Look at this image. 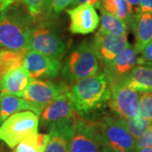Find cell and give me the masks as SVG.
<instances>
[{
	"label": "cell",
	"instance_id": "1",
	"mask_svg": "<svg viewBox=\"0 0 152 152\" xmlns=\"http://www.w3.org/2000/svg\"><path fill=\"white\" fill-rule=\"evenodd\" d=\"M76 113L81 117L102 108L110 99L111 85L105 73L79 80L68 89Z\"/></svg>",
	"mask_w": 152,
	"mask_h": 152
},
{
	"label": "cell",
	"instance_id": "2",
	"mask_svg": "<svg viewBox=\"0 0 152 152\" xmlns=\"http://www.w3.org/2000/svg\"><path fill=\"white\" fill-rule=\"evenodd\" d=\"M30 31L27 18L10 7L0 13V47L28 52Z\"/></svg>",
	"mask_w": 152,
	"mask_h": 152
},
{
	"label": "cell",
	"instance_id": "3",
	"mask_svg": "<svg viewBox=\"0 0 152 152\" xmlns=\"http://www.w3.org/2000/svg\"><path fill=\"white\" fill-rule=\"evenodd\" d=\"M96 131L107 151H135V140L127 130L118 117L105 116L95 121Z\"/></svg>",
	"mask_w": 152,
	"mask_h": 152
},
{
	"label": "cell",
	"instance_id": "4",
	"mask_svg": "<svg viewBox=\"0 0 152 152\" xmlns=\"http://www.w3.org/2000/svg\"><path fill=\"white\" fill-rule=\"evenodd\" d=\"M39 115L32 112L16 113L6 118L0 126V140L14 149L17 145L32 134H37Z\"/></svg>",
	"mask_w": 152,
	"mask_h": 152
},
{
	"label": "cell",
	"instance_id": "5",
	"mask_svg": "<svg viewBox=\"0 0 152 152\" xmlns=\"http://www.w3.org/2000/svg\"><path fill=\"white\" fill-rule=\"evenodd\" d=\"M92 44L83 42L69 55L64 69V75L69 82L96 75L99 62Z\"/></svg>",
	"mask_w": 152,
	"mask_h": 152
},
{
	"label": "cell",
	"instance_id": "6",
	"mask_svg": "<svg viewBox=\"0 0 152 152\" xmlns=\"http://www.w3.org/2000/svg\"><path fill=\"white\" fill-rule=\"evenodd\" d=\"M69 152H107L96 131L94 120L78 115L71 138Z\"/></svg>",
	"mask_w": 152,
	"mask_h": 152
},
{
	"label": "cell",
	"instance_id": "7",
	"mask_svg": "<svg viewBox=\"0 0 152 152\" xmlns=\"http://www.w3.org/2000/svg\"><path fill=\"white\" fill-rule=\"evenodd\" d=\"M28 49L59 60L66 52V46L54 31L45 25L31 28Z\"/></svg>",
	"mask_w": 152,
	"mask_h": 152
},
{
	"label": "cell",
	"instance_id": "8",
	"mask_svg": "<svg viewBox=\"0 0 152 152\" xmlns=\"http://www.w3.org/2000/svg\"><path fill=\"white\" fill-rule=\"evenodd\" d=\"M109 105L118 118H131L139 115L140 96L122 81L111 86Z\"/></svg>",
	"mask_w": 152,
	"mask_h": 152
},
{
	"label": "cell",
	"instance_id": "9",
	"mask_svg": "<svg viewBox=\"0 0 152 152\" xmlns=\"http://www.w3.org/2000/svg\"><path fill=\"white\" fill-rule=\"evenodd\" d=\"M69 87L58 85L50 80H34L24 90L20 96L37 105L42 110L61 94L65 92Z\"/></svg>",
	"mask_w": 152,
	"mask_h": 152
},
{
	"label": "cell",
	"instance_id": "10",
	"mask_svg": "<svg viewBox=\"0 0 152 152\" xmlns=\"http://www.w3.org/2000/svg\"><path fill=\"white\" fill-rule=\"evenodd\" d=\"M23 66L26 68L32 80L54 78L58 75L61 69L59 60L49 58L31 50H29L26 53Z\"/></svg>",
	"mask_w": 152,
	"mask_h": 152
},
{
	"label": "cell",
	"instance_id": "11",
	"mask_svg": "<svg viewBox=\"0 0 152 152\" xmlns=\"http://www.w3.org/2000/svg\"><path fill=\"white\" fill-rule=\"evenodd\" d=\"M129 45L127 36H118L99 30L94 37L92 47L98 59L107 64Z\"/></svg>",
	"mask_w": 152,
	"mask_h": 152
},
{
	"label": "cell",
	"instance_id": "12",
	"mask_svg": "<svg viewBox=\"0 0 152 152\" xmlns=\"http://www.w3.org/2000/svg\"><path fill=\"white\" fill-rule=\"evenodd\" d=\"M76 113L68 90L49 103L41 113L42 124L50 128L53 125L75 118Z\"/></svg>",
	"mask_w": 152,
	"mask_h": 152
},
{
	"label": "cell",
	"instance_id": "13",
	"mask_svg": "<svg viewBox=\"0 0 152 152\" xmlns=\"http://www.w3.org/2000/svg\"><path fill=\"white\" fill-rule=\"evenodd\" d=\"M69 16V31L73 34L86 35L94 32L97 28L100 17L95 10V7L89 4H83L75 8L67 10Z\"/></svg>",
	"mask_w": 152,
	"mask_h": 152
},
{
	"label": "cell",
	"instance_id": "14",
	"mask_svg": "<svg viewBox=\"0 0 152 152\" xmlns=\"http://www.w3.org/2000/svg\"><path fill=\"white\" fill-rule=\"evenodd\" d=\"M137 53L130 44L123 49L111 62L103 64L104 73L110 85L121 81L137 64Z\"/></svg>",
	"mask_w": 152,
	"mask_h": 152
},
{
	"label": "cell",
	"instance_id": "15",
	"mask_svg": "<svg viewBox=\"0 0 152 152\" xmlns=\"http://www.w3.org/2000/svg\"><path fill=\"white\" fill-rule=\"evenodd\" d=\"M78 115L74 118L48 128L50 139L45 152H69L71 138Z\"/></svg>",
	"mask_w": 152,
	"mask_h": 152
},
{
	"label": "cell",
	"instance_id": "16",
	"mask_svg": "<svg viewBox=\"0 0 152 152\" xmlns=\"http://www.w3.org/2000/svg\"><path fill=\"white\" fill-rule=\"evenodd\" d=\"M129 25L135 37L134 48L137 53H140L152 41V13L139 12L134 14Z\"/></svg>",
	"mask_w": 152,
	"mask_h": 152
},
{
	"label": "cell",
	"instance_id": "17",
	"mask_svg": "<svg viewBox=\"0 0 152 152\" xmlns=\"http://www.w3.org/2000/svg\"><path fill=\"white\" fill-rule=\"evenodd\" d=\"M31 111L34 113L40 115L42 109L37 105L20 96L1 93V113L0 124L10 116L22 111Z\"/></svg>",
	"mask_w": 152,
	"mask_h": 152
},
{
	"label": "cell",
	"instance_id": "18",
	"mask_svg": "<svg viewBox=\"0 0 152 152\" xmlns=\"http://www.w3.org/2000/svg\"><path fill=\"white\" fill-rule=\"evenodd\" d=\"M32 81L24 66L8 72L1 81V93L20 96L24 90Z\"/></svg>",
	"mask_w": 152,
	"mask_h": 152
},
{
	"label": "cell",
	"instance_id": "19",
	"mask_svg": "<svg viewBox=\"0 0 152 152\" xmlns=\"http://www.w3.org/2000/svg\"><path fill=\"white\" fill-rule=\"evenodd\" d=\"M121 81L136 91L152 92V69L146 65L135 66Z\"/></svg>",
	"mask_w": 152,
	"mask_h": 152
},
{
	"label": "cell",
	"instance_id": "20",
	"mask_svg": "<svg viewBox=\"0 0 152 152\" xmlns=\"http://www.w3.org/2000/svg\"><path fill=\"white\" fill-rule=\"evenodd\" d=\"M99 10L120 19L127 25H129L134 17V10L126 0H101Z\"/></svg>",
	"mask_w": 152,
	"mask_h": 152
},
{
	"label": "cell",
	"instance_id": "21",
	"mask_svg": "<svg viewBox=\"0 0 152 152\" xmlns=\"http://www.w3.org/2000/svg\"><path fill=\"white\" fill-rule=\"evenodd\" d=\"M26 51H13L4 48L0 50V88L1 81L8 72L24 65Z\"/></svg>",
	"mask_w": 152,
	"mask_h": 152
},
{
	"label": "cell",
	"instance_id": "22",
	"mask_svg": "<svg viewBox=\"0 0 152 152\" xmlns=\"http://www.w3.org/2000/svg\"><path fill=\"white\" fill-rule=\"evenodd\" d=\"M49 139L48 134H32L22 140L14 148V152H45Z\"/></svg>",
	"mask_w": 152,
	"mask_h": 152
},
{
	"label": "cell",
	"instance_id": "23",
	"mask_svg": "<svg viewBox=\"0 0 152 152\" xmlns=\"http://www.w3.org/2000/svg\"><path fill=\"white\" fill-rule=\"evenodd\" d=\"M101 11V31L118 36H127L129 28L124 21L110 15L102 10Z\"/></svg>",
	"mask_w": 152,
	"mask_h": 152
},
{
	"label": "cell",
	"instance_id": "24",
	"mask_svg": "<svg viewBox=\"0 0 152 152\" xmlns=\"http://www.w3.org/2000/svg\"><path fill=\"white\" fill-rule=\"evenodd\" d=\"M121 121L135 140L146 130L152 123L151 120L148 119L140 114L131 118H121Z\"/></svg>",
	"mask_w": 152,
	"mask_h": 152
},
{
	"label": "cell",
	"instance_id": "25",
	"mask_svg": "<svg viewBox=\"0 0 152 152\" xmlns=\"http://www.w3.org/2000/svg\"><path fill=\"white\" fill-rule=\"evenodd\" d=\"M139 114L152 121V92L141 93L140 96Z\"/></svg>",
	"mask_w": 152,
	"mask_h": 152
},
{
	"label": "cell",
	"instance_id": "26",
	"mask_svg": "<svg viewBox=\"0 0 152 152\" xmlns=\"http://www.w3.org/2000/svg\"><path fill=\"white\" fill-rule=\"evenodd\" d=\"M145 147H152V123L135 140V151Z\"/></svg>",
	"mask_w": 152,
	"mask_h": 152
},
{
	"label": "cell",
	"instance_id": "27",
	"mask_svg": "<svg viewBox=\"0 0 152 152\" xmlns=\"http://www.w3.org/2000/svg\"><path fill=\"white\" fill-rule=\"evenodd\" d=\"M44 0H24L28 13L32 17L39 16L42 13Z\"/></svg>",
	"mask_w": 152,
	"mask_h": 152
},
{
	"label": "cell",
	"instance_id": "28",
	"mask_svg": "<svg viewBox=\"0 0 152 152\" xmlns=\"http://www.w3.org/2000/svg\"><path fill=\"white\" fill-rule=\"evenodd\" d=\"M74 0H53L51 4V11L54 14H58L69 5H70Z\"/></svg>",
	"mask_w": 152,
	"mask_h": 152
},
{
	"label": "cell",
	"instance_id": "29",
	"mask_svg": "<svg viewBox=\"0 0 152 152\" xmlns=\"http://www.w3.org/2000/svg\"><path fill=\"white\" fill-rule=\"evenodd\" d=\"M140 58H138L137 64L141 65L145 62H152V41L143 49Z\"/></svg>",
	"mask_w": 152,
	"mask_h": 152
},
{
	"label": "cell",
	"instance_id": "30",
	"mask_svg": "<svg viewBox=\"0 0 152 152\" xmlns=\"http://www.w3.org/2000/svg\"><path fill=\"white\" fill-rule=\"evenodd\" d=\"M139 12H140V13H144V12L152 13V0H140Z\"/></svg>",
	"mask_w": 152,
	"mask_h": 152
},
{
	"label": "cell",
	"instance_id": "31",
	"mask_svg": "<svg viewBox=\"0 0 152 152\" xmlns=\"http://www.w3.org/2000/svg\"><path fill=\"white\" fill-rule=\"evenodd\" d=\"M100 2H101V0H74L73 3L71 4V5L75 7V6L83 4H89L94 7H96L98 9L100 6Z\"/></svg>",
	"mask_w": 152,
	"mask_h": 152
},
{
	"label": "cell",
	"instance_id": "32",
	"mask_svg": "<svg viewBox=\"0 0 152 152\" xmlns=\"http://www.w3.org/2000/svg\"><path fill=\"white\" fill-rule=\"evenodd\" d=\"M19 0H0V13L17 3Z\"/></svg>",
	"mask_w": 152,
	"mask_h": 152
},
{
	"label": "cell",
	"instance_id": "33",
	"mask_svg": "<svg viewBox=\"0 0 152 152\" xmlns=\"http://www.w3.org/2000/svg\"><path fill=\"white\" fill-rule=\"evenodd\" d=\"M133 8L134 11H135V14L139 12V8H140V0H126Z\"/></svg>",
	"mask_w": 152,
	"mask_h": 152
},
{
	"label": "cell",
	"instance_id": "34",
	"mask_svg": "<svg viewBox=\"0 0 152 152\" xmlns=\"http://www.w3.org/2000/svg\"><path fill=\"white\" fill-rule=\"evenodd\" d=\"M53 0H44L43 7H42V13L45 12L47 14H49L51 12V4Z\"/></svg>",
	"mask_w": 152,
	"mask_h": 152
},
{
	"label": "cell",
	"instance_id": "35",
	"mask_svg": "<svg viewBox=\"0 0 152 152\" xmlns=\"http://www.w3.org/2000/svg\"><path fill=\"white\" fill-rule=\"evenodd\" d=\"M136 152H152V147H145V148H142L140 150H139Z\"/></svg>",
	"mask_w": 152,
	"mask_h": 152
},
{
	"label": "cell",
	"instance_id": "36",
	"mask_svg": "<svg viewBox=\"0 0 152 152\" xmlns=\"http://www.w3.org/2000/svg\"><path fill=\"white\" fill-rule=\"evenodd\" d=\"M141 65H146V66H149L150 68H151L152 69V62H145L143 64Z\"/></svg>",
	"mask_w": 152,
	"mask_h": 152
},
{
	"label": "cell",
	"instance_id": "37",
	"mask_svg": "<svg viewBox=\"0 0 152 152\" xmlns=\"http://www.w3.org/2000/svg\"><path fill=\"white\" fill-rule=\"evenodd\" d=\"M111 152H130V151H113Z\"/></svg>",
	"mask_w": 152,
	"mask_h": 152
},
{
	"label": "cell",
	"instance_id": "38",
	"mask_svg": "<svg viewBox=\"0 0 152 152\" xmlns=\"http://www.w3.org/2000/svg\"><path fill=\"white\" fill-rule=\"evenodd\" d=\"M0 113H1V94H0Z\"/></svg>",
	"mask_w": 152,
	"mask_h": 152
}]
</instances>
